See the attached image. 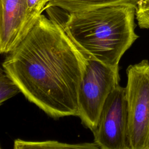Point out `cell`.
<instances>
[{
    "label": "cell",
    "mask_w": 149,
    "mask_h": 149,
    "mask_svg": "<svg viewBox=\"0 0 149 149\" xmlns=\"http://www.w3.org/2000/svg\"><path fill=\"white\" fill-rule=\"evenodd\" d=\"M2 66L20 93L48 115L77 116L84 56L54 19L41 15Z\"/></svg>",
    "instance_id": "6da1fadb"
},
{
    "label": "cell",
    "mask_w": 149,
    "mask_h": 149,
    "mask_svg": "<svg viewBox=\"0 0 149 149\" xmlns=\"http://www.w3.org/2000/svg\"><path fill=\"white\" fill-rule=\"evenodd\" d=\"M137 5H109L66 13L55 20L82 51L112 68H119L125 52L139 38L135 32Z\"/></svg>",
    "instance_id": "7a4b0ae2"
},
{
    "label": "cell",
    "mask_w": 149,
    "mask_h": 149,
    "mask_svg": "<svg viewBox=\"0 0 149 149\" xmlns=\"http://www.w3.org/2000/svg\"><path fill=\"white\" fill-rule=\"evenodd\" d=\"M82 51L84 68L79 88L77 116L93 132L105 100L119 84V68L109 66Z\"/></svg>",
    "instance_id": "3957f363"
},
{
    "label": "cell",
    "mask_w": 149,
    "mask_h": 149,
    "mask_svg": "<svg viewBox=\"0 0 149 149\" xmlns=\"http://www.w3.org/2000/svg\"><path fill=\"white\" fill-rule=\"evenodd\" d=\"M125 87L127 103L130 149L149 147V62L129 65Z\"/></svg>",
    "instance_id": "277c9868"
},
{
    "label": "cell",
    "mask_w": 149,
    "mask_h": 149,
    "mask_svg": "<svg viewBox=\"0 0 149 149\" xmlns=\"http://www.w3.org/2000/svg\"><path fill=\"white\" fill-rule=\"evenodd\" d=\"M125 87L118 84L108 96L95 129L94 142L101 149H130Z\"/></svg>",
    "instance_id": "5b68a950"
},
{
    "label": "cell",
    "mask_w": 149,
    "mask_h": 149,
    "mask_svg": "<svg viewBox=\"0 0 149 149\" xmlns=\"http://www.w3.org/2000/svg\"><path fill=\"white\" fill-rule=\"evenodd\" d=\"M0 54L10 52L33 27L40 13L30 10L27 0H2Z\"/></svg>",
    "instance_id": "8992f818"
},
{
    "label": "cell",
    "mask_w": 149,
    "mask_h": 149,
    "mask_svg": "<svg viewBox=\"0 0 149 149\" xmlns=\"http://www.w3.org/2000/svg\"><path fill=\"white\" fill-rule=\"evenodd\" d=\"M141 0H50L46 6L60 8L69 13L81 12L97 7L120 4L132 3L137 5Z\"/></svg>",
    "instance_id": "52a82bcc"
},
{
    "label": "cell",
    "mask_w": 149,
    "mask_h": 149,
    "mask_svg": "<svg viewBox=\"0 0 149 149\" xmlns=\"http://www.w3.org/2000/svg\"><path fill=\"white\" fill-rule=\"evenodd\" d=\"M13 148L15 149L24 148H61V149H97L98 146L94 143H82L77 144H70L62 143L56 140L30 141L22 139H16L14 141Z\"/></svg>",
    "instance_id": "ba28073f"
},
{
    "label": "cell",
    "mask_w": 149,
    "mask_h": 149,
    "mask_svg": "<svg viewBox=\"0 0 149 149\" xmlns=\"http://www.w3.org/2000/svg\"><path fill=\"white\" fill-rule=\"evenodd\" d=\"M19 93L17 86L0 66V106Z\"/></svg>",
    "instance_id": "9c48e42d"
},
{
    "label": "cell",
    "mask_w": 149,
    "mask_h": 149,
    "mask_svg": "<svg viewBox=\"0 0 149 149\" xmlns=\"http://www.w3.org/2000/svg\"><path fill=\"white\" fill-rule=\"evenodd\" d=\"M136 19L140 28L149 29V0H141L138 3Z\"/></svg>",
    "instance_id": "30bf717a"
},
{
    "label": "cell",
    "mask_w": 149,
    "mask_h": 149,
    "mask_svg": "<svg viewBox=\"0 0 149 149\" xmlns=\"http://www.w3.org/2000/svg\"><path fill=\"white\" fill-rule=\"evenodd\" d=\"M49 1L50 0H27V4L30 10L42 14Z\"/></svg>",
    "instance_id": "8fae6325"
},
{
    "label": "cell",
    "mask_w": 149,
    "mask_h": 149,
    "mask_svg": "<svg viewBox=\"0 0 149 149\" xmlns=\"http://www.w3.org/2000/svg\"><path fill=\"white\" fill-rule=\"evenodd\" d=\"M2 0H0V30H1V20H2Z\"/></svg>",
    "instance_id": "7c38bea8"
},
{
    "label": "cell",
    "mask_w": 149,
    "mask_h": 149,
    "mask_svg": "<svg viewBox=\"0 0 149 149\" xmlns=\"http://www.w3.org/2000/svg\"><path fill=\"white\" fill-rule=\"evenodd\" d=\"M1 148V144H0V148Z\"/></svg>",
    "instance_id": "4fadbf2b"
},
{
    "label": "cell",
    "mask_w": 149,
    "mask_h": 149,
    "mask_svg": "<svg viewBox=\"0 0 149 149\" xmlns=\"http://www.w3.org/2000/svg\"><path fill=\"white\" fill-rule=\"evenodd\" d=\"M148 149H149V147H148Z\"/></svg>",
    "instance_id": "5bb4252c"
}]
</instances>
